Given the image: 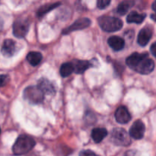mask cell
I'll list each match as a JSON object with an SVG mask.
<instances>
[{
	"instance_id": "obj_12",
	"label": "cell",
	"mask_w": 156,
	"mask_h": 156,
	"mask_svg": "<svg viewBox=\"0 0 156 156\" xmlns=\"http://www.w3.org/2000/svg\"><path fill=\"white\" fill-rule=\"evenodd\" d=\"M152 36V31L149 27H144L140 31L138 34V44L142 47L147 45Z\"/></svg>"
},
{
	"instance_id": "obj_9",
	"label": "cell",
	"mask_w": 156,
	"mask_h": 156,
	"mask_svg": "<svg viewBox=\"0 0 156 156\" xmlns=\"http://www.w3.org/2000/svg\"><path fill=\"white\" fill-rule=\"evenodd\" d=\"M115 119L119 123L125 124V123H127L128 122L130 121L131 115L126 107L120 106L116 111Z\"/></svg>"
},
{
	"instance_id": "obj_21",
	"label": "cell",
	"mask_w": 156,
	"mask_h": 156,
	"mask_svg": "<svg viewBox=\"0 0 156 156\" xmlns=\"http://www.w3.org/2000/svg\"><path fill=\"white\" fill-rule=\"evenodd\" d=\"M111 4V0H99L98 1V8L100 9H105Z\"/></svg>"
},
{
	"instance_id": "obj_16",
	"label": "cell",
	"mask_w": 156,
	"mask_h": 156,
	"mask_svg": "<svg viewBox=\"0 0 156 156\" xmlns=\"http://www.w3.org/2000/svg\"><path fill=\"white\" fill-rule=\"evenodd\" d=\"M42 54L39 52H30L27 56V59L29 63L33 66H37L39 65L40 62L42 60Z\"/></svg>"
},
{
	"instance_id": "obj_22",
	"label": "cell",
	"mask_w": 156,
	"mask_h": 156,
	"mask_svg": "<svg viewBox=\"0 0 156 156\" xmlns=\"http://www.w3.org/2000/svg\"><path fill=\"white\" fill-rule=\"evenodd\" d=\"M9 82V77L7 75H0V87H3Z\"/></svg>"
},
{
	"instance_id": "obj_8",
	"label": "cell",
	"mask_w": 156,
	"mask_h": 156,
	"mask_svg": "<svg viewBox=\"0 0 156 156\" xmlns=\"http://www.w3.org/2000/svg\"><path fill=\"white\" fill-rule=\"evenodd\" d=\"M91 24V21L87 18H82L78 19L77 21H75L72 25L68 27L67 28L64 29L63 34H69L71 32L75 31L78 30H82L84 28H86Z\"/></svg>"
},
{
	"instance_id": "obj_24",
	"label": "cell",
	"mask_w": 156,
	"mask_h": 156,
	"mask_svg": "<svg viewBox=\"0 0 156 156\" xmlns=\"http://www.w3.org/2000/svg\"><path fill=\"white\" fill-rule=\"evenodd\" d=\"M152 10L154 11V13L151 15V18H152V19L153 20V21H156V1L152 3Z\"/></svg>"
},
{
	"instance_id": "obj_7",
	"label": "cell",
	"mask_w": 156,
	"mask_h": 156,
	"mask_svg": "<svg viewBox=\"0 0 156 156\" xmlns=\"http://www.w3.org/2000/svg\"><path fill=\"white\" fill-rule=\"evenodd\" d=\"M146 131L145 125L141 120H136L129 129V136L135 140H140L143 137Z\"/></svg>"
},
{
	"instance_id": "obj_2",
	"label": "cell",
	"mask_w": 156,
	"mask_h": 156,
	"mask_svg": "<svg viewBox=\"0 0 156 156\" xmlns=\"http://www.w3.org/2000/svg\"><path fill=\"white\" fill-rule=\"evenodd\" d=\"M35 146V141L32 137L27 135H21L15 141L12 152L16 155H21L30 152Z\"/></svg>"
},
{
	"instance_id": "obj_23",
	"label": "cell",
	"mask_w": 156,
	"mask_h": 156,
	"mask_svg": "<svg viewBox=\"0 0 156 156\" xmlns=\"http://www.w3.org/2000/svg\"><path fill=\"white\" fill-rule=\"evenodd\" d=\"M80 156H99L91 150H83L80 152Z\"/></svg>"
},
{
	"instance_id": "obj_11",
	"label": "cell",
	"mask_w": 156,
	"mask_h": 156,
	"mask_svg": "<svg viewBox=\"0 0 156 156\" xmlns=\"http://www.w3.org/2000/svg\"><path fill=\"white\" fill-rule=\"evenodd\" d=\"M15 51H16V44L15 41L11 39L5 40L1 50L3 56L6 57H11L15 54Z\"/></svg>"
},
{
	"instance_id": "obj_14",
	"label": "cell",
	"mask_w": 156,
	"mask_h": 156,
	"mask_svg": "<svg viewBox=\"0 0 156 156\" xmlns=\"http://www.w3.org/2000/svg\"><path fill=\"white\" fill-rule=\"evenodd\" d=\"M74 66V72L76 74H82L91 66V63L86 60H76L73 62Z\"/></svg>"
},
{
	"instance_id": "obj_5",
	"label": "cell",
	"mask_w": 156,
	"mask_h": 156,
	"mask_svg": "<svg viewBox=\"0 0 156 156\" xmlns=\"http://www.w3.org/2000/svg\"><path fill=\"white\" fill-rule=\"evenodd\" d=\"M111 141L119 146H127L131 143L129 135L122 128H115L113 129L111 134Z\"/></svg>"
},
{
	"instance_id": "obj_1",
	"label": "cell",
	"mask_w": 156,
	"mask_h": 156,
	"mask_svg": "<svg viewBox=\"0 0 156 156\" xmlns=\"http://www.w3.org/2000/svg\"><path fill=\"white\" fill-rule=\"evenodd\" d=\"M126 63L129 68L143 75L149 74L155 68V62L146 53H133L126 59Z\"/></svg>"
},
{
	"instance_id": "obj_26",
	"label": "cell",
	"mask_w": 156,
	"mask_h": 156,
	"mask_svg": "<svg viewBox=\"0 0 156 156\" xmlns=\"http://www.w3.org/2000/svg\"><path fill=\"white\" fill-rule=\"evenodd\" d=\"M0 133H1V129H0Z\"/></svg>"
},
{
	"instance_id": "obj_3",
	"label": "cell",
	"mask_w": 156,
	"mask_h": 156,
	"mask_svg": "<svg viewBox=\"0 0 156 156\" xmlns=\"http://www.w3.org/2000/svg\"><path fill=\"white\" fill-rule=\"evenodd\" d=\"M101 28L107 32L117 31L123 27V22L119 18L112 16L104 15L98 18Z\"/></svg>"
},
{
	"instance_id": "obj_25",
	"label": "cell",
	"mask_w": 156,
	"mask_h": 156,
	"mask_svg": "<svg viewBox=\"0 0 156 156\" xmlns=\"http://www.w3.org/2000/svg\"><path fill=\"white\" fill-rule=\"evenodd\" d=\"M150 50H151V53H152V54L155 57H156V42L154 43V44L151 46Z\"/></svg>"
},
{
	"instance_id": "obj_6",
	"label": "cell",
	"mask_w": 156,
	"mask_h": 156,
	"mask_svg": "<svg viewBox=\"0 0 156 156\" xmlns=\"http://www.w3.org/2000/svg\"><path fill=\"white\" fill-rule=\"evenodd\" d=\"M29 26L30 24L27 19H17L13 24V34L18 38L24 37L28 32Z\"/></svg>"
},
{
	"instance_id": "obj_10",
	"label": "cell",
	"mask_w": 156,
	"mask_h": 156,
	"mask_svg": "<svg viewBox=\"0 0 156 156\" xmlns=\"http://www.w3.org/2000/svg\"><path fill=\"white\" fill-rule=\"evenodd\" d=\"M37 86L43 91L44 94L52 95V94H54L55 91H56L53 84L50 81H49L48 79H45V78L40 79L39 81L37 82Z\"/></svg>"
},
{
	"instance_id": "obj_17",
	"label": "cell",
	"mask_w": 156,
	"mask_h": 156,
	"mask_svg": "<svg viewBox=\"0 0 156 156\" xmlns=\"http://www.w3.org/2000/svg\"><path fill=\"white\" fill-rule=\"evenodd\" d=\"M146 18L145 14H139L136 12H132L127 15L126 21L128 23H136V24H141Z\"/></svg>"
},
{
	"instance_id": "obj_20",
	"label": "cell",
	"mask_w": 156,
	"mask_h": 156,
	"mask_svg": "<svg viewBox=\"0 0 156 156\" xmlns=\"http://www.w3.org/2000/svg\"><path fill=\"white\" fill-rule=\"evenodd\" d=\"M59 4H60L59 2H56L52 3V4H47L41 6L39 9V10L37 11L38 16H44V15H46V14L48 13L49 12H50V11L53 10V9H55V8L57 7L58 5H59Z\"/></svg>"
},
{
	"instance_id": "obj_18",
	"label": "cell",
	"mask_w": 156,
	"mask_h": 156,
	"mask_svg": "<svg viewBox=\"0 0 156 156\" xmlns=\"http://www.w3.org/2000/svg\"><path fill=\"white\" fill-rule=\"evenodd\" d=\"M74 72V66L73 62H65L62 64L59 69L61 76L62 77H67Z\"/></svg>"
},
{
	"instance_id": "obj_13",
	"label": "cell",
	"mask_w": 156,
	"mask_h": 156,
	"mask_svg": "<svg viewBox=\"0 0 156 156\" xmlns=\"http://www.w3.org/2000/svg\"><path fill=\"white\" fill-rule=\"evenodd\" d=\"M110 47L116 51L121 50L125 46V41L122 37L118 36H112L108 40Z\"/></svg>"
},
{
	"instance_id": "obj_4",
	"label": "cell",
	"mask_w": 156,
	"mask_h": 156,
	"mask_svg": "<svg viewBox=\"0 0 156 156\" xmlns=\"http://www.w3.org/2000/svg\"><path fill=\"white\" fill-rule=\"evenodd\" d=\"M24 98L30 104L37 105L44 99V94L37 86H29L24 89Z\"/></svg>"
},
{
	"instance_id": "obj_15",
	"label": "cell",
	"mask_w": 156,
	"mask_h": 156,
	"mask_svg": "<svg viewBox=\"0 0 156 156\" xmlns=\"http://www.w3.org/2000/svg\"><path fill=\"white\" fill-rule=\"evenodd\" d=\"M108 136V130L105 128H95L91 132V137L95 143H101Z\"/></svg>"
},
{
	"instance_id": "obj_19",
	"label": "cell",
	"mask_w": 156,
	"mask_h": 156,
	"mask_svg": "<svg viewBox=\"0 0 156 156\" xmlns=\"http://www.w3.org/2000/svg\"><path fill=\"white\" fill-rule=\"evenodd\" d=\"M133 4L134 2L132 1L122 2H120V4L118 5V7H117V13H118L119 15H124L125 14L127 13L129 9L132 7V5Z\"/></svg>"
}]
</instances>
